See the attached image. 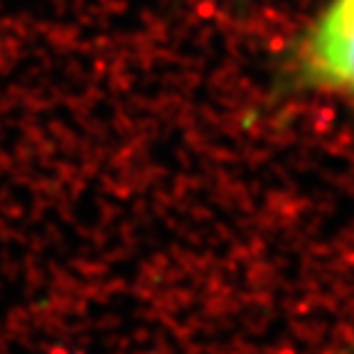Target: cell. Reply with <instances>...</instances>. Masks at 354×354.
Returning <instances> with one entry per match:
<instances>
[{"mask_svg": "<svg viewBox=\"0 0 354 354\" xmlns=\"http://www.w3.org/2000/svg\"><path fill=\"white\" fill-rule=\"evenodd\" d=\"M310 79L354 94V0H330L303 47Z\"/></svg>", "mask_w": 354, "mask_h": 354, "instance_id": "6da1fadb", "label": "cell"}]
</instances>
